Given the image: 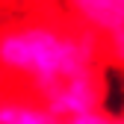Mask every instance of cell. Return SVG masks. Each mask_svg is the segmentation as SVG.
Returning a JSON list of instances; mask_svg holds the SVG:
<instances>
[{"instance_id":"6da1fadb","label":"cell","mask_w":124,"mask_h":124,"mask_svg":"<svg viewBox=\"0 0 124 124\" xmlns=\"http://www.w3.org/2000/svg\"><path fill=\"white\" fill-rule=\"evenodd\" d=\"M101 62L103 39L71 15H41L0 30V86H18L39 101Z\"/></svg>"},{"instance_id":"7a4b0ae2","label":"cell","mask_w":124,"mask_h":124,"mask_svg":"<svg viewBox=\"0 0 124 124\" xmlns=\"http://www.w3.org/2000/svg\"><path fill=\"white\" fill-rule=\"evenodd\" d=\"M65 6L74 21L92 27L101 39L124 27V0H65Z\"/></svg>"},{"instance_id":"3957f363","label":"cell","mask_w":124,"mask_h":124,"mask_svg":"<svg viewBox=\"0 0 124 124\" xmlns=\"http://www.w3.org/2000/svg\"><path fill=\"white\" fill-rule=\"evenodd\" d=\"M103 59L115 62V65H124V27L103 36Z\"/></svg>"},{"instance_id":"277c9868","label":"cell","mask_w":124,"mask_h":124,"mask_svg":"<svg viewBox=\"0 0 124 124\" xmlns=\"http://www.w3.org/2000/svg\"><path fill=\"white\" fill-rule=\"evenodd\" d=\"M118 121H124V115H118Z\"/></svg>"}]
</instances>
